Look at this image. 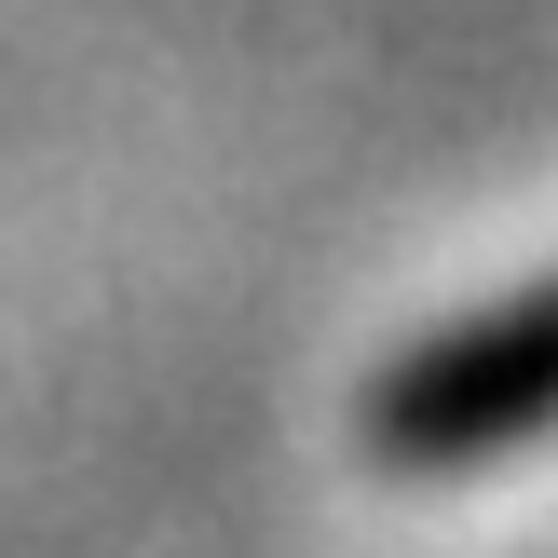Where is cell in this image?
Here are the masks:
<instances>
[{"mask_svg": "<svg viewBox=\"0 0 558 558\" xmlns=\"http://www.w3.org/2000/svg\"><path fill=\"white\" fill-rule=\"evenodd\" d=\"M545 436H558V272L409 341L368 381V450L396 477H477L505 450H545Z\"/></svg>", "mask_w": 558, "mask_h": 558, "instance_id": "1", "label": "cell"}]
</instances>
